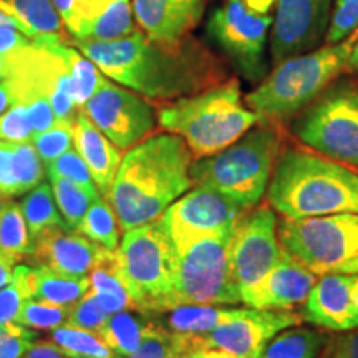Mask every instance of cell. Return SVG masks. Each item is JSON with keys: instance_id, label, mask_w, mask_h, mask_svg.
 <instances>
[{"instance_id": "6da1fadb", "label": "cell", "mask_w": 358, "mask_h": 358, "mask_svg": "<svg viewBox=\"0 0 358 358\" xmlns=\"http://www.w3.org/2000/svg\"><path fill=\"white\" fill-rule=\"evenodd\" d=\"M101 73L151 100H178L209 88L214 65L185 40L164 43L133 30L113 40H73Z\"/></svg>"}, {"instance_id": "7a4b0ae2", "label": "cell", "mask_w": 358, "mask_h": 358, "mask_svg": "<svg viewBox=\"0 0 358 358\" xmlns=\"http://www.w3.org/2000/svg\"><path fill=\"white\" fill-rule=\"evenodd\" d=\"M192 155L181 136L161 133L129 148L108 194L122 231L153 222L194 186Z\"/></svg>"}, {"instance_id": "3957f363", "label": "cell", "mask_w": 358, "mask_h": 358, "mask_svg": "<svg viewBox=\"0 0 358 358\" xmlns=\"http://www.w3.org/2000/svg\"><path fill=\"white\" fill-rule=\"evenodd\" d=\"M267 199L275 213L290 219L358 214V169L290 148L279 155Z\"/></svg>"}, {"instance_id": "277c9868", "label": "cell", "mask_w": 358, "mask_h": 358, "mask_svg": "<svg viewBox=\"0 0 358 358\" xmlns=\"http://www.w3.org/2000/svg\"><path fill=\"white\" fill-rule=\"evenodd\" d=\"M161 128L181 136L192 158L226 150L261 122L243 101L236 80L168 103L158 111Z\"/></svg>"}, {"instance_id": "5b68a950", "label": "cell", "mask_w": 358, "mask_h": 358, "mask_svg": "<svg viewBox=\"0 0 358 358\" xmlns=\"http://www.w3.org/2000/svg\"><path fill=\"white\" fill-rule=\"evenodd\" d=\"M358 30L338 43L290 57L245 96V105L261 122H285L319 98L347 69Z\"/></svg>"}, {"instance_id": "8992f818", "label": "cell", "mask_w": 358, "mask_h": 358, "mask_svg": "<svg viewBox=\"0 0 358 358\" xmlns=\"http://www.w3.org/2000/svg\"><path fill=\"white\" fill-rule=\"evenodd\" d=\"M280 155V136L271 124L254 128L236 143L191 164L194 186L216 189L252 209L266 194Z\"/></svg>"}, {"instance_id": "52a82bcc", "label": "cell", "mask_w": 358, "mask_h": 358, "mask_svg": "<svg viewBox=\"0 0 358 358\" xmlns=\"http://www.w3.org/2000/svg\"><path fill=\"white\" fill-rule=\"evenodd\" d=\"M232 231L198 237L176 248L173 306H239L241 290L232 274Z\"/></svg>"}, {"instance_id": "ba28073f", "label": "cell", "mask_w": 358, "mask_h": 358, "mask_svg": "<svg viewBox=\"0 0 358 358\" xmlns=\"http://www.w3.org/2000/svg\"><path fill=\"white\" fill-rule=\"evenodd\" d=\"M118 254L138 310L146 315L174 308L178 252L158 219L124 232Z\"/></svg>"}, {"instance_id": "9c48e42d", "label": "cell", "mask_w": 358, "mask_h": 358, "mask_svg": "<svg viewBox=\"0 0 358 358\" xmlns=\"http://www.w3.org/2000/svg\"><path fill=\"white\" fill-rule=\"evenodd\" d=\"M294 134L325 158L358 169V88L338 82L294 120Z\"/></svg>"}, {"instance_id": "30bf717a", "label": "cell", "mask_w": 358, "mask_h": 358, "mask_svg": "<svg viewBox=\"0 0 358 358\" xmlns=\"http://www.w3.org/2000/svg\"><path fill=\"white\" fill-rule=\"evenodd\" d=\"M277 234L282 249L319 277L340 272L345 264L358 257L357 213L282 217Z\"/></svg>"}, {"instance_id": "8fae6325", "label": "cell", "mask_w": 358, "mask_h": 358, "mask_svg": "<svg viewBox=\"0 0 358 358\" xmlns=\"http://www.w3.org/2000/svg\"><path fill=\"white\" fill-rule=\"evenodd\" d=\"M274 17L257 12L244 0H227L208 20V34L245 80L261 83L267 77L266 47Z\"/></svg>"}, {"instance_id": "7c38bea8", "label": "cell", "mask_w": 358, "mask_h": 358, "mask_svg": "<svg viewBox=\"0 0 358 358\" xmlns=\"http://www.w3.org/2000/svg\"><path fill=\"white\" fill-rule=\"evenodd\" d=\"M244 206L206 186H192L158 217L174 248L229 231L248 213Z\"/></svg>"}, {"instance_id": "4fadbf2b", "label": "cell", "mask_w": 358, "mask_h": 358, "mask_svg": "<svg viewBox=\"0 0 358 358\" xmlns=\"http://www.w3.org/2000/svg\"><path fill=\"white\" fill-rule=\"evenodd\" d=\"M118 150H129L156 127L153 106L141 95L106 77L82 108Z\"/></svg>"}, {"instance_id": "5bb4252c", "label": "cell", "mask_w": 358, "mask_h": 358, "mask_svg": "<svg viewBox=\"0 0 358 358\" xmlns=\"http://www.w3.org/2000/svg\"><path fill=\"white\" fill-rule=\"evenodd\" d=\"M277 216L268 206L249 209L232 231L231 267L241 297L254 289L279 261L282 245L277 234Z\"/></svg>"}, {"instance_id": "9a60e30c", "label": "cell", "mask_w": 358, "mask_h": 358, "mask_svg": "<svg viewBox=\"0 0 358 358\" xmlns=\"http://www.w3.org/2000/svg\"><path fill=\"white\" fill-rule=\"evenodd\" d=\"M301 313L292 310H257L245 307L241 315L201 337H189L194 348H217L239 358H259L282 330L301 325Z\"/></svg>"}, {"instance_id": "2e32d148", "label": "cell", "mask_w": 358, "mask_h": 358, "mask_svg": "<svg viewBox=\"0 0 358 358\" xmlns=\"http://www.w3.org/2000/svg\"><path fill=\"white\" fill-rule=\"evenodd\" d=\"M330 13L332 0H279L271 35L272 62L279 65L317 47L329 29Z\"/></svg>"}, {"instance_id": "e0dca14e", "label": "cell", "mask_w": 358, "mask_h": 358, "mask_svg": "<svg viewBox=\"0 0 358 358\" xmlns=\"http://www.w3.org/2000/svg\"><path fill=\"white\" fill-rule=\"evenodd\" d=\"M75 40H113L134 30L131 0H52Z\"/></svg>"}, {"instance_id": "ac0fdd59", "label": "cell", "mask_w": 358, "mask_h": 358, "mask_svg": "<svg viewBox=\"0 0 358 358\" xmlns=\"http://www.w3.org/2000/svg\"><path fill=\"white\" fill-rule=\"evenodd\" d=\"M317 279L319 275L282 249L268 274L243 294V306L257 310H292L307 301Z\"/></svg>"}, {"instance_id": "d6986e66", "label": "cell", "mask_w": 358, "mask_h": 358, "mask_svg": "<svg viewBox=\"0 0 358 358\" xmlns=\"http://www.w3.org/2000/svg\"><path fill=\"white\" fill-rule=\"evenodd\" d=\"M350 285L352 274L320 275L302 303V320L330 332L358 329V308L353 303Z\"/></svg>"}, {"instance_id": "ffe728a7", "label": "cell", "mask_w": 358, "mask_h": 358, "mask_svg": "<svg viewBox=\"0 0 358 358\" xmlns=\"http://www.w3.org/2000/svg\"><path fill=\"white\" fill-rule=\"evenodd\" d=\"M131 7L148 37L179 43L203 19L206 0H131Z\"/></svg>"}, {"instance_id": "44dd1931", "label": "cell", "mask_w": 358, "mask_h": 358, "mask_svg": "<svg viewBox=\"0 0 358 358\" xmlns=\"http://www.w3.org/2000/svg\"><path fill=\"white\" fill-rule=\"evenodd\" d=\"M101 245L70 227H52L34 241V261L66 275H88Z\"/></svg>"}, {"instance_id": "7402d4cb", "label": "cell", "mask_w": 358, "mask_h": 358, "mask_svg": "<svg viewBox=\"0 0 358 358\" xmlns=\"http://www.w3.org/2000/svg\"><path fill=\"white\" fill-rule=\"evenodd\" d=\"M73 148L87 163L98 191L106 198L123 158L122 150L96 128L83 110L78 111L73 123Z\"/></svg>"}, {"instance_id": "603a6c76", "label": "cell", "mask_w": 358, "mask_h": 358, "mask_svg": "<svg viewBox=\"0 0 358 358\" xmlns=\"http://www.w3.org/2000/svg\"><path fill=\"white\" fill-rule=\"evenodd\" d=\"M88 279L90 292L95 295L110 315L122 310H138L118 249L110 250L101 245Z\"/></svg>"}, {"instance_id": "cb8c5ba5", "label": "cell", "mask_w": 358, "mask_h": 358, "mask_svg": "<svg viewBox=\"0 0 358 358\" xmlns=\"http://www.w3.org/2000/svg\"><path fill=\"white\" fill-rule=\"evenodd\" d=\"M43 161L34 145L0 140V192L6 199L27 194L43 179Z\"/></svg>"}, {"instance_id": "d4e9b609", "label": "cell", "mask_w": 358, "mask_h": 358, "mask_svg": "<svg viewBox=\"0 0 358 358\" xmlns=\"http://www.w3.org/2000/svg\"><path fill=\"white\" fill-rule=\"evenodd\" d=\"M243 310L224 306H178L166 312L163 325L174 334L201 337L241 315Z\"/></svg>"}, {"instance_id": "484cf974", "label": "cell", "mask_w": 358, "mask_h": 358, "mask_svg": "<svg viewBox=\"0 0 358 358\" xmlns=\"http://www.w3.org/2000/svg\"><path fill=\"white\" fill-rule=\"evenodd\" d=\"M30 282L34 299L70 308L90 290L88 275H66L40 264L32 268Z\"/></svg>"}, {"instance_id": "4316f807", "label": "cell", "mask_w": 358, "mask_h": 358, "mask_svg": "<svg viewBox=\"0 0 358 358\" xmlns=\"http://www.w3.org/2000/svg\"><path fill=\"white\" fill-rule=\"evenodd\" d=\"M0 12L12 17L32 40L60 35L62 20L52 0H0Z\"/></svg>"}, {"instance_id": "83f0119b", "label": "cell", "mask_w": 358, "mask_h": 358, "mask_svg": "<svg viewBox=\"0 0 358 358\" xmlns=\"http://www.w3.org/2000/svg\"><path fill=\"white\" fill-rule=\"evenodd\" d=\"M150 320L138 310H122L111 313L98 332L115 357H128L138 350L145 337Z\"/></svg>"}, {"instance_id": "f1b7e54d", "label": "cell", "mask_w": 358, "mask_h": 358, "mask_svg": "<svg viewBox=\"0 0 358 358\" xmlns=\"http://www.w3.org/2000/svg\"><path fill=\"white\" fill-rule=\"evenodd\" d=\"M329 334L306 327H290L268 342L259 358H317Z\"/></svg>"}, {"instance_id": "f546056e", "label": "cell", "mask_w": 358, "mask_h": 358, "mask_svg": "<svg viewBox=\"0 0 358 358\" xmlns=\"http://www.w3.org/2000/svg\"><path fill=\"white\" fill-rule=\"evenodd\" d=\"M58 52H60L66 65V70H69L71 96H73L75 106L82 110L85 103L95 95L96 90L106 80L105 75L78 48L69 47V45L60 42L58 43Z\"/></svg>"}, {"instance_id": "4dcf8cb0", "label": "cell", "mask_w": 358, "mask_h": 358, "mask_svg": "<svg viewBox=\"0 0 358 358\" xmlns=\"http://www.w3.org/2000/svg\"><path fill=\"white\" fill-rule=\"evenodd\" d=\"M32 241L52 227H69L58 211L52 186L40 182L25 194L20 204Z\"/></svg>"}, {"instance_id": "1f68e13d", "label": "cell", "mask_w": 358, "mask_h": 358, "mask_svg": "<svg viewBox=\"0 0 358 358\" xmlns=\"http://www.w3.org/2000/svg\"><path fill=\"white\" fill-rule=\"evenodd\" d=\"M120 229L122 227L115 209L103 196L93 201L77 227L80 234L87 236L90 241L110 250L120 248Z\"/></svg>"}, {"instance_id": "d6a6232c", "label": "cell", "mask_w": 358, "mask_h": 358, "mask_svg": "<svg viewBox=\"0 0 358 358\" xmlns=\"http://www.w3.org/2000/svg\"><path fill=\"white\" fill-rule=\"evenodd\" d=\"M0 250L17 261L32 256L34 241L30 237L20 204L7 199L0 211Z\"/></svg>"}, {"instance_id": "836d02e7", "label": "cell", "mask_w": 358, "mask_h": 358, "mask_svg": "<svg viewBox=\"0 0 358 358\" xmlns=\"http://www.w3.org/2000/svg\"><path fill=\"white\" fill-rule=\"evenodd\" d=\"M50 340L69 358H115L100 335L69 324L50 330Z\"/></svg>"}, {"instance_id": "e575fe53", "label": "cell", "mask_w": 358, "mask_h": 358, "mask_svg": "<svg viewBox=\"0 0 358 358\" xmlns=\"http://www.w3.org/2000/svg\"><path fill=\"white\" fill-rule=\"evenodd\" d=\"M189 350L192 345L187 335L174 334L164 325L150 322L138 350L128 357L115 358H181Z\"/></svg>"}, {"instance_id": "d590c367", "label": "cell", "mask_w": 358, "mask_h": 358, "mask_svg": "<svg viewBox=\"0 0 358 358\" xmlns=\"http://www.w3.org/2000/svg\"><path fill=\"white\" fill-rule=\"evenodd\" d=\"M47 176L50 179L53 198H55L58 211H60L66 226L70 229L77 231L83 216L95 199L90 198L82 187L69 181V179L57 176V174H47Z\"/></svg>"}, {"instance_id": "8d00e7d4", "label": "cell", "mask_w": 358, "mask_h": 358, "mask_svg": "<svg viewBox=\"0 0 358 358\" xmlns=\"http://www.w3.org/2000/svg\"><path fill=\"white\" fill-rule=\"evenodd\" d=\"M30 274L32 268L29 266H17L10 282L0 289V325L15 324L24 303L34 299Z\"/></svg>"}, {"instance_id": "74e56055", "label": "cell", "mask_w": 358, "mask_h": 358, "mask_svg": "<svg viewBox=\"0 0 358 358\" xmlns=\"http://www.w3.org/2000/svg\"><path fill=\"white\" fill-rule=\"evenodd\" d=\"M45 173L57 174V176H62L69 179L71 182H75V185L80 186L85 192H87L90 198H101V192L98 191L87 163H85L82 156L78 155L77 150H71L70 148L66 153L45 164Z\"/></svg>"}, {"instance_id": "f35d334b", "label": "cell", "mask_w": 358, "mask_h": 358, "mask_svg": "<svg viewBox=\"0 0 358 358\" xmlns=\"http://www.w3.org/2000/svg\"><path fill=\"white\" fill-rule=\"evenodd\" d=\"M70 307L57 306V303L29 299L20 308L15 324L34 330H53L65 325L69 320Z\"/></svg>"}, {"instance_id": "ab89813d", "label": "cell", "mask_w": 358, "mask_h": 358, "mask_svg": "<svg viewBox=\"0 0 358 358\" xmlns=\"http://www.w3.org/2000/svg\"><path fill=\"white\" fill-rule=\"evenodd\" d=\"M30 143L42 158L43 164L50 163L73 146V123L57 122L52 128L34 134Z\"/></svg>"}, {"instance_id": "60d3db41", "label": "cell", "mask_w": 358, "mask_h": 358, "mask_svg": "<svg viewBox=\"0 0 358 358\" xmlns=\"http://www.w3.org/2000/svg\"><path fill=\"white\" fill-rule=\"evenodd\" d=\"M108 317L110 313L103 308L100 301L88 290V292L70 308L66 324L98 334L103 329V325L106 324Z\"/></svg>"}, {"instance_id": "b9f144b4", "label": "cell", "mask_w": 358, "mask_h": 358, "mask_svg": "<svg viewBox=\"0 0 358 358\" xmlns=\"http://www.w3.org/2000/svg\"><path fill=\"white\" fill-rule=\"evenodd\" d=\"M358 27V0H335L327 29V43H338L352 35Z\"/></svg>"}, {"instance_id": "7bdbcfd3", "label": "cell", "mask_w": 358, "mask_h": 358, "mask_svg": "<svg viewBox=\"0 0 358 358\" xmlns=\"http://www.w3.org/2000/svg\"><path fill=\"white\" fill-rule=\"evenodd\" d=\"M34 134L29 110L22 103H15L10 110L0 115V140L27 143L32 141Z\"/></svg>"}, {"instance_id": "ee69618b", "label": "cell", "mask_w": 358, "mask_h": 358, "mask_svg": "<svg viewBox=\"0 0 358 358\" xmlns=\"http://www.w3.org/2000/svg\"><path fill=\"white\" fill-rule=\"evenodd\" d=\"M35 342V334L19 324L0 325V358H22Z\"/></svg>"}, {"instance_id": "f6af8a7d", "label": "cell", "mask_w": 358, "mask_h": 358, "mask_svg": "<svg viewBox=\"0 0 358 358\" xmlns=\"http://www.w3.org/2000/svg\"><path fill=\"white\" fill-rule=\"evenodd\" d=\"M317 358H358V329L329 335Z\"/></svg>"}, {"instance_id": "bcb514c9", "label": "cell", "mask_w": 358, "mask_h": 358, "mask_svg": "<svg viewBox=\"0 0 358 358\" xmlns=\"http://www.w3.org/2000/svg\"><path fill=\"white\" fill-rule=\"evenodd\" d=\"M34 40L25 35L17 25L6 24L0 25V53L6 57H12L15 53L29 47Z\"/></svg>"}, {"instance_id": "7dc6e473", "label": "cell", "mask_w": 358, "mask_h": 358, "mask_svg": "<svg viewBox=\"0 0 358 358\" xmlns=\"http://www.w3.org/2000/svg\"><path fill=\"white\" fill-rule=\"evenodd\" d=\"M22 358H69L64 353L58 350L55 343L52 340H38L34 342L32 347L25 352Z\"/></svg>"}, {"instance_id": "c3c4849f", "label": "cell", "mask_w": 358, "mask_h": 358, "mask_svg": "<svg viewBox=\"0 0 358 358\" xmlns=\"http://www.w3.org/2000/svg\"><path fill=\"white\" fill-rule=\"evenodd\" d=\"M15 103H19V100H17V93L12 87L10 80L7 78L3 82H0V115L10 110Z\"/></svg>"}, {"instance_id": "681fc988", "label": "cell", "mask_w": 358, "mask_h": 358, "mask_svg": "<svg viewBox=\"0 0 358 358\" xmlns=\"http://www.w3.org/2000/svg\"><path fill=\"white\" fill-rule=\"evenodd\" d=\"M17 262H19L17 259H13L12 256H8V254L0 250V289L10 282L13 271L17 267Z\"/></svg>"}, {"instance_id": "f907efd6", "label": "cell", "mask_w": 358, "mask_h": 358, "mask_svg": "<svg viewBox=\"0 0 358 358\" xmlns=\"http://www.w3.org/2000/svg\"><path fill=\"white\" fill-rule=\"evenodd\" d=\"M181 358H239L232 353L217 350V348H194V350L186 352Z\"/></svg>"}, {"instance_id": "816d5d0a", "label": "cell", "mask_w": 358, "mask_h": 358, "mask_svg": "<svg viewBox=\"0 0 358 358\" xmlns=\"http://www.w3.org/2000/svg\"><path fill=\"white\" fill-rule=\"evenodd\" d=\"M12 73V60L10 57H6L0 53V82L7 80Z\"/></svg>"}, {"instance_id": "f5cc1de1", "label": "cell", "mask_w": 358, "mask_h": 358, "mask_svg": "<svg viewBox=\"0 0 358 358\" xmlns=\"http://www.w3.org/2000/svg\"><path fill=\"white\" fill-rule=\"evenodd\" d=\"M347 69L352 70V71H355V73H358V37H357L355 45H353V50L350 53V58H348Z\"/></svg>"}, {"instance_id": "db71d44e", "label": "cell", "mask_w": 358, "mask_h": 358, "mask_svg": "<svg viewBox=\"0 0 358 358\" xmlns=\"http://www.w3.org/2000/svg\"><path fill=\"white\" fill-rule=\"evenodd\" d=\"M342 274H358V257L342 267Z\"/></svg>"}, {"instance_id": "11a10c76", "label": "cell", "mask_w": 358, "mask_h": 358, "mask_svg": "<svg viewBox=\"0 0 358 358\" xmlns=\"http://www.w3.org/2000/svg\"><path fill=\"white\" fill-rule=\"evenodd\" d=\"M350 290H352L353 303H355V307L358 308V274H352V285H350Z\"/></svg>"}, {"instance_id": "9f6ffc18", "label": "cell", "mask_w": 358, "mask_h": 358, "mask_svg": "<svg viewBox=\"0 0 358 358\" xmlns=\"http://www.w3.org/2000/svg\"><path fill=\"white\" fill-rule=\"evenodd\" d=\"M6 24H12V25H17L20 29V25L17 24L15 20L12 19V17H8V15H6V13H2L0 12V25H6ZM22 30V29H20Z\"/></svg>"}, {"instance_id": "6f0895ef", "label": "cell", "mask_w": 358, "mask_h": 358, "mask_svg": "<svg viewBox=\"0 0 358 358\" xmlns=\"http://www.w3.org/2000/svg\"><path fill=\"white\" fill-rule=\"evenodd\" d=\"M3 199H6V196H3V194H2V192H0V211H2L3 204H6V201H3Z\"/></svg>"}]
</instances>
